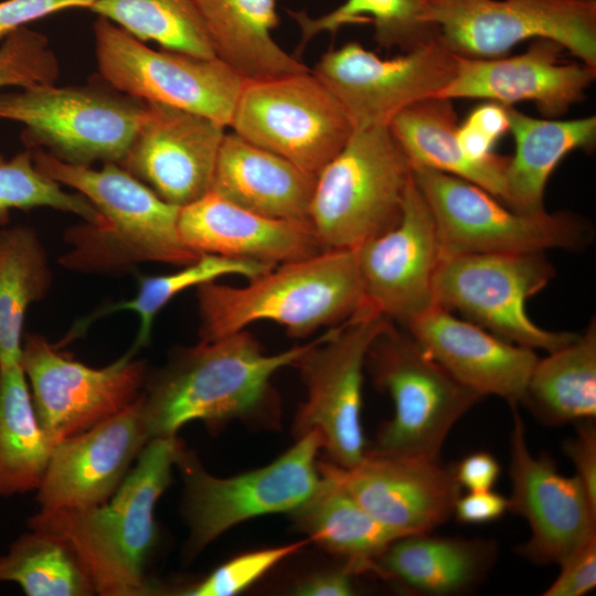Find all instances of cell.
<instances>
[{"label": "cell", "instance_id": "obj_24", "mask_svg": "<svg viewBox=\"0 0 596 596\" xmlns=\"http://www.w3.org/2000/svg\"><path fill=\"white\" fill-rule=\"evenodd\" d=\"M178 231L198 254H216L277 266L326 251L306 220L268 217L213 192L180 207Z\"/></svg>", "mask_w": 596, "mask_h": 596}, {"label": "cell", "instance_id": "obj_35", "mask_svg": "<svg viewBox=\"0 0 596 596\" xmlns=\"http://www.w3.org/2000/svg\"><path fill=\"white\" fill-rule=\"evenodd\" d=\"M142 42L199 57H215L192 0H95L89 8Z\"/></svg>", "mask_w": 596, "mask_h": 596}, {"label": "cell", "instance_id": "obj_10", "mask_svg": "<svg viewBox=\"0 0 596 596\" xmlns=\"http://www.w3.org/2000/svg\"><path fill=\"white\" fill-rule=\"evenodd\" d=\"M387 321L365 300L348 320L319 336L294 365L307 392L295 416L294 435L319 433L328 461L343 468L356 465L366 450L363 373L368 351Z\"/></svg>", "mask_w": 596, "mask_h": 596}, {"label": "cell", "instance_id": "obj_29", "mask_svg": "<svg viewBox=\"0 0 596 596\" xmlns=\"http://www.w3.org/2000/svg\"><path fill=\"white\" fill-rule=\"evenodd\" d=\"M505 107L515 151L505 170L504 203L520 212H542L545 187L556 166L571 151L594 147L596 118L540 119Z\"/></svg>", "mask_w": 596, "mask_h": 596}, {"label": "cell", "instance_id": "obj_41", "mask_svg": "<svg viewBox=\"0 0 596 596\" xmlns=\"http://www.w3.org/2000/svg\"><path fill=\"white\" fill-rule=\"evenodd\" d=\"M508 130L507 107L489 102L476 107L458 126L457 138L469 158L482 161L494 155L492 147Z\"/></svg>", "mask_w": 596, "mask_h": 596}, {"label": "cell", "instance_id": "obj_3", "mask_svg": "<svg viewBox=\"0 0 596 596\" xmlns=\"http://www.w3.org/2000/svg\"><path fill=\"white\" fill-rule=\"evenodd\" d=\"M32 158L41 173L84 195L104 220L66 231L70 249L60 258L65 268L104 273L141 263L183 266L202 255L180 237V206L162 200L118 163L93 169L61 161L43 149L33 151Z\"/></svg>", "mask_w": 596, "mask_h": 596}, {"label": "cell", "instance_id": "obj_16", "mask_svg": "<svg viewBox=\"0 0 596 596\" xmlns=\"http://www.w3.org/2000/svg\"><path fill=\"white\" fill-rule=\"evenodd\" d=\"M456 68V54L435 36L391 58L351 41L326 52L312 73L340 102L354 129H360L389 126L405 107L435 97Z\"/></svg>", "mask_w": 596, "mask_h": 596}, {"label": "cell", "instance_id": "obj_8", "mask_svg": "<svg viewBox=\"0 0 596 596\" xmlns=\"http://www.w3.org/2000/svg\"><path fill=\"white\" fill-rule=\"evenodd\" d=\"M145 111L146 103L107 83L47 84L0 94V119L22 124L28 147H44L61 161L86 167L97 161L119 164Z\"/></svg>", "mask_w": 596, "mask_h": 596}, {"label": "cell", "instance_id": "obj_32", "mask_svg": "<svg viewBox=\"0 0 596 596\" xmlns=\"http://www.w3.org/2000/svg\"><path fill=\"white\" fill-rule=\"evenodd\" d=\"M53 280L49 254L36 231L0 228V369L20 364L26 309L46 297Z\"/></svg>", "mask_w": 596, "mask_h": 596}, {"label": "cell", "instance_id": "obj_27", "mask_svg": "<svg viewBox=\"0 0 596 596\" xmlns=\"http://www.w3.org/2000/svg\"><path fill=\"white\" fill-rule=\"evenodd\" d=\"M215 56L244 79L310 71L273 39L279 24L276 0H192Z\"/></svg>", "mask_w": 596, "mask_h": 596}, {"label": "cell", "instance_id": "obj_39", "mask_svg": "<svg viewBox=\"0 0 596 596\" xmlns=\"http://www.w3.org/2000/svg\"><path fill=\"white\" fill-rule=\"evenodd\" d=\"M60 64L49 39L25 26L4 38L0 46V88L54 84Z\"/></svg>", "mask_w": 596, "mask_h": 596}, {"label": "cell", "instance_id": "obj_42", "mask_svg": "<svg viewBox=\"0 0 596 596\" xmlns=\"http://www.w3.org/2000/svg\"><path fill=\"white\" fill-rule=\"evenodd\" d=\"M555 581L543 596H583L596 586V535L575 550L561 564Z\"/></svg>", "mask_w": 596, "mask_h": 596}, {"label": "cell", "instance_id": "obj_11", "mask_svg": "<svg viewBox=\"0 0 596 596\" xmlns=\"http://www.w3.org/2000/svg\"><path fill=\"white\" fill-rule=\"evenodd\" d=\"M554 276L545 253L441 256L433 278V296L435 305L460 312L508 342L552 352L576 333L541 328L530 319L525 304Z\"/></svg>", "mask_w": 596, "mask_h": 596}, {"label": "cell", "instance_id": "obj_18", "mask_svg": "<svg viewBox=\"0 0 596 596\" xmlns=\"http://www.w3.org/2000/svg\"><path fill=\"white\" fill-rule=\"evenodd\" d=\"M369 514L403 534L430 533L454 514L461 487L440 459L365 450L350 468L318 461Z\"/></svg>", "mask_w": 596, "mask_h": 596}, {"label": "cell", "instance_id": "obj_20", "mask_svg": "<svg viewBox=\"0 0 596 596\" xmlns=\"http://www.w3.org/2000/svg\"><path fill=\"white\" fill-rule=\"evenodd\" d=\"M226 127L201 115L146 103L142 121L119 166L177 206L210 191Z\"/></svg>", "mask_w": 596, "mask_h": 596}, {"label": "cell", "instance_id": "obj_23", "mask_svg": "<svg viewBox=\"0 0 596 596\" xmlns=\"http://www.w3.org/2000/svg\"><path fill=\"white\" fill-rule=\"evenodd\" d=\"M406 329L458 382L520 404L538 355L435 305Z\"/></svg>", "mask_w": 596, "mask_h": 596}, {"label": "cell", "instance_id": "obj_40", "mask_svg": "<svg viewBox=\"0 0 596 596\" xmlns=\"http://www.w3.org/2000/svg\"><path fill=\"white\" fill-rule=\"evenodd\" d=\"M310 541L256 550L237 555L216 567L204 579L179 595L185 596H233L248 588L283 560L305 547Z\"/></svg>", "mask_w": 596, "mask_h": 596}, {"label": "cell", "instance_id": "obj_14", "mask_svg": "<svg viewBox=\"0 0 596 596\" xmlns=\"http://www.w3.org/2000/svg\"><path fill=\"white\" fill-rule=\"evenodd\" d=\"M425 18L456 55L501 57L544 38L596 67L595 0H425Z\"/></svg>", "mask_w": 596, "mask_h": 596}, {"label": "cell", "instance_id": "obj_1", "mask_svg": "<svg viewBox=\"0 0 596 596\" xmlns=\"http://www.w3.org/2000/svg\"><path fill=\"white\" fill-rule=\"evenodd\" d=\"M318 339L268 354L249 332L242 330L182 348L146 380L141 396L149 439L173 437L193 421L203 422L211 430L235 419L267 427L278 425L272 377L294 366Z\"/></svg>", "mask_w": 596, "mask_h": 596}, {"label": "cell", "instance_id": "obj_4", "mask_svg": "<svg viewBox=\"0 0 596 596\" xmlns=\"http://www.w3.org/2000/svg\"><path fill=\"white\" fill-rule=\"evenodd\" d=\"M242 287H196L199 337L215 340L257 321H272L305 338L348 320L365 302L356 249H326L284 263Z\"/></svg>", "mask_w": 596, "mask_h": 596}, {"label": "cell", "instance_id": "obj_15", "mask_svg": "<svg viewBox=\"0 0 596 596\" xmlns=\"http://www.w3.org/2000/svg\"><path fill=\"white\" fill-rule=\"evenodd\" d=\"M132 347L104 368H91L58 351L45 337L28 333L20 365L29 380L36 418L54 441L83 433L131 404L147 369Z\"/></svg>", "mask_w": 596, "mask_h": 596}, {"label": "cell", "instance_id": "obj_38", "mask_svg": "<svg viewBox=\"0 0 596 596\" xmlns=\"http://www.w3.org/2000/svg\"><path fill=\"white\" fill-rule=\"evenodd\" d=\"M52 207L76 214L85 222L100 225L104 220L97 209L81 193H70L61 184L41 173L31 151L18 153L0 162V220L6 221L11 209Z\"/></svg>", "mask_w": 596, "mask_h": 596}, {"label": "cell", "instance_id": "obj_19", "mask_svg": "<svg viewBox=\"0 0 596 596\" xmlns=\"http://www.w3.org/2000/svg\"><path fill=\"white\" fill-rule=\"evenodd\" d=\"M365 299L405 328L435 306L441 252L432 211L412 177L395 226L356 248Z\"/></svg>", "mask_w": 596, "mask_h": 596}, {"label": "cell", "instance_id": "obj_28", "mask_svg": "<svg viewBox=\"0 0 596 596\" xmlns=\"http://www.w3.org/2000/svg\"><path fill=\"white\" fill-rule=\"evenodd\" d=\"M453 99L428 97L398 111L389 128L413 168L424 167L462 178L505 200V170L510 157L469 158L457 138Z\"/></svg>", "mask_w": 596, "mask_h": 596}, {"label": "cell", "instance_id": "obj_44", "mask_svg": "<svg viewBox=\"0 0 596 596\" xmlns=\"http://www.w3.org/2000/svg\"><path fill=\"white\" fill-rule=\"evenodd\" d=\"M95 0H4L0 2V39L25 24L72 8H91Z\"/></svg>", "mask_w": 596, "mask_h": 596}, {"label": "cell", "instance_id": "obj_43", "mask_svg": "<svg viewBox=\"0 0 596 596\" xmlns=\"http://www.w3.org/2000/svg\"><path fill=\"white\" fill-rule=\"evenodd\" d=\"M576 424V435L564 440L563 450L572 460L575 476L596 507V425L595 419Z\"/></svg>", "mask_w": 596, "mask_h": 596}, {"label": "cell", "instance_id": "obj_31", "mask_svg": "<svg viewBox=\"0 0 596 596\" xmlns=\"http://www.w3.org/2000/svg\"><path fill=\"white\" fill-rule=\"evenodd\" d=\"M549 355L538 359L520 404L547 426L596 417V321Z\"/></svg>", "mask_w": 596, "mask_h": 596}, {"label": "cell", "instance_id": "obj_21", "mask_svg": "<svg viewBox=\"0 0 596 596\" xmlns=\"http://www.w3.org/2000/svg\"><path fill=\"white\" fill-rule=\"evenodd\" d=\"M149 440L141 394L111 417L60 440L38 488L41 510L105 503Z\"/></svg>", "mask_w": 596, "mask_h": 596}, {"label": "cell", "instance_id": "obj_22", "mask_svg": "<svg viewBox=\"0 0 596 596\" xmlns=\"http://www.w3.org/2000/svg\"><path fill=\"white\" fill-rule=\"evenodd\" d=\"M563 50L560 43L540 38L524 53L510 57L456 55V73L435 97L482 98L503 106L533 102L543 116H562L584 99L596 77V67L563 62Z\"/></svg>", "mask_w": 596, "mask_h": 596}, {"label": "cell", "instance_id": "obj_5", "mask_svg": "<svg viewBox=\"0 0 596 596\" xmlns=\"http://www.w3.org/2000/svg\"><path fill=\"white\" fill-rule=\"evenodd\" d=\"M412 177L387 125L354 129L316 178L308 220L322 246L356 248L395 226Z\"/></svg>", "mask_w": 596, "mask_h": 596}, {"label": "cell", "instance_id": "obj_26", "mask_svg": "<svg viewBox=\"0 0 596 596\" xmlns=\"http://www.w3.org/2000/svg\"><path fill=\"white\" fill-rule=\"evenodd\" d=\"M492 539L418 533L395 540L375 562L376 575L414 594L450 596L476 589L493 567Z\"/></svg>", "mask_w": 596, "mask_h": 596}, {"label": "cell", "instance_id": "obj_30", "mask_svg": "<svg viewBox=\"0 0 596 596\" xmlns=\"http://www.w3.org/2000/svg\"><path fill=\"white\" fill-rule=\"evenodd\" d=\"M320 475L318 489L291 512L298 530L341 557L355 575L375 573L376 560L406 534L379 522L332 478Z\"/></svg>", "mask_w": 596, "mask_h": 596}, {"label": "cell", "instance_id": "obj_13", "mask_svg": "<svg viewBox=\"0 0 596 596\" xmlns=\"http://www.w3.org/2000/svg\"><path fill=\"white\" fill-rule=\"evenodd\" d=\"M94 38L99 77L116 91L230 126L245 79L219 57L153 50L103 17Z\"/></svg>", "mask_w": 596, "mask_h": 596}, {"label": "cell", "instance_id": "obj_12", "mask_svg": "<svg viewBox=\"0 0 596 596\" xmlns=\"http://www.w3.org/2000/svg\"><path fill=\"white\" fill-rule=\"evenodd\" d=\"M228 127L315 175L354 131L340 102L311 71L245 79Z\"/></svg>", "mask_w": 596, "mask_h": 596}, {"label": "cell", "instance_id": "obj_7", "mask_svg": "<svg viewBox=\"0 0 596 596\" xmlns=\"http://www.w3.org/2000/svg\"><path fill=\"white\" fill-rule=\"evenodd\" d=\"M413 178L434 216L441 256L581 252L595 237L592 223L573 212L515 211L462 178L424 167L413 168Z\"/></svg>", "mask_w": 596, "mask_h": 596}, {"label": "cell", "instance_id": "obj_47", "mask_svg": "<svg viewBox=\"0 0 596 596\" xmlns=\"http://www.w3.org/2000/svg\"><path fill=\"white\" fill-rule=\"evenodd\" d=\"M355 573L345 564L337 570L311 575L294 589L299 596H350L354 594L352 577Z\"/></svg>", "mask_w": 596, "mask_h": 596}, {"label": "cell", "instance_id": "obj_6", "mask_svg": "<svg viewBox=\"0 0 596 596\" xmlns=\"http://www.w3.org/2000/svg\"><path fill=\"white\" fill-rule=\"evenodd\" d=\"M365 368L394 405L393 417L380 427L373 450L440 459L453 427L482 397L390 319L372 342Z\"/></svg>", "mask_w": 596, "mask_h": 596}, {"label": "cell", "instance_id": "obj_9", "mask_svg": "<svg viewBox=\"0 0 596 596\" xmlns=\"http://www.w3.org/2000/svg\"><path fill=\"white\" fill-rule=\"evenodd\" d=\"M319 433L309 432L273 462L237 476L207 472L196 455L181 444L175 466L184 481L182 511L190 530L189 556H194L234 525L249 519L292 512L318 489Z\"/></svg>", "mask_w": 596, "mask_h": 596}, {"label": "cell", "instance_id": "obj_48", "mask_svg": "<svg viewBox=\"0 0 596 596\" xmlns=\"http://www.w3.org/2000/svg\"><path fill=\"white\" fill-rule=\"evenodd\" d=\"M2 161H3V158H2V156L0 155V162H2Z\"/></svg>", "mask_w": 596, "mask_h": 596}, {"label": "cell", "instance_id": "obj_25", "mask_svg": "<svg viewBox=\"0 0 596 596\" xmlns=\"http://www.w3.org/2000/svg\"><path fill=\"white\" fill-rule=\"evenodd\" d=\"M316 178L235 132H225L210 192L268 217L306 220Z\"/></svg>", "mask_w": 596, "mask_h": 596}, {"label": "cell", "instance_id": "obj_33", "mask_svg": "<svg viewBox=\"0 0 596 596\" xmlns=\"http://www.w3.org/2000/svg\"><path fill=\"white\" fill-rule=\"evenodd\" d=\"M54 445L36 418L21 365L0 369V497L38 490Z\"/></svg>", "mask_w": 596, "mask_h": 596}, {"label": "cell", "instance_id": "obj_36", "mask_svg": "<svg viewBox=\"0 0 596 596\" xmlns=\"http://www.w3.org/2000/svg\"><path fill=\"white\" fill-rule=\"evenodd\" d=\"M301 30L296 54L322 32L336 34L342 26L370 22L381 47L397 46L409 51L436 36L425 18V0H345L338 8L318 18L304 11H288Z\"/></svg>", "mask_w": 596, "mask_h": 596}, {"label": "cell", "instance_id": "obj_45", "mask_svg": "<svg viewBox=\"0 0 596 596\" xmlns=\"http://www.w3.org/2000/svg\"><path fill=\"white\" fill-rule=\"evenodd\" d=\"M508 507V498L492 489L469 491L459 496L453 515L464 524H483L500 519Z\"/></svg>", "mask_w": 596, "mask_h": 596}, {"label": "cell", "instance_id": "obj_37", "mask_svg": "<svg viewBox=\"0 0 596 596\" xmlns=\"http://www.w3.org/2000/svg\"><path fill=\"white\" fill-rule=\"evenodd\" d=\"M12 582L29 596L95 595L92 582L71 549L47 533L32 530L0 556V583Z\"/></svg>", "mask_w": 596, "mask_h": 596}, {"label": "cell", "instance_id": "obj_2", "mask_svg": "<svg viewBox=\"0 0 596 596\" xmlns=\"http://www.w3.org/2000/svg\"><path fill=\"white\" fill-rule=\"evenodd\" d=\"M181 444L175 436L149 440L105 503L40 510L30 519L31 530L53 535L71 549L95 595L146 596L160 590L147 575L158 539L155 510L171 483Z\"/></svg>", "mask_w": 596, "mask_h": 596}, {"label": "cell", "instance_id": "obj_17", "mask_svg": "<svg viewBox=\"0 0 596 596\" xmlns=\"http://www.w3.org/2000/svg\"><path fill=\"white\" fill-rule=\"evenodd\" d=\"M510 406L508 511L525 519L531 531L515 551L536 565H560L596 535V507L575 475L563 476L547 454L530 451L518 404Z\"/></svg>", "mask_w": 596, "mask_h": 596}, {"label": "cell", "instance_id": "obj_34", "mask_svg": "<svg viewBox=\"0 0 596 596\" xmlns=\"http://www.w3.org/2000/svg\"><path fill=\"white\" fill-rule=\"evenodd\" d=\"M273 267L275 266L256 260L202 254L194 262L183 265L178 272L142 276L139 279L135 297L103 307L94 315L81 320L61 343L66 345L67 342L83 333L85 328L97 318L117 311H132L139 316L140 320L138 334L132 344V348L138 351L149 342L152 324L159 311L180 292L228 275H240L253 279L269 272Z\"/></svg>", "mask_w": 596, "mask_h": 596}, {"label": "cell", "instance_id": "obj_46", "mask_svg": "<svg viewBox=\"0 0 596 596\" xmlns=\"http://www.w3.org/2000/svg\"><path fill=\"white\" fill-rule=\"evenodd\" d=\"M453 469L461 488L468 491H482L493 488L499 479L501 467L492 454L478 450L465 456L453 466Z\"/></svg>", "mask_w": 596, "mask_h": 596}]
</instances>
